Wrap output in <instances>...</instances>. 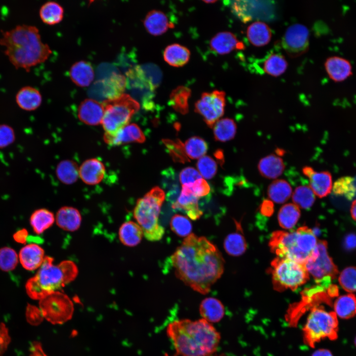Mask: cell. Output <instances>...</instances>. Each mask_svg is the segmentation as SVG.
Returning a JSON list of instances; mask_svg holds the SVG:
<instances>
[{"mask_svg":"<svg viewBox=\"0 0 356 356\" xmlns=\"http://www.w3.org/2000/svg\"><path fill=\"white\" fill-rule=\"evenodd\" d=\"M267 195L273 202L281 204L289 199L292 193L290 184L283 179H278L272 182L268 186Z\"/></svg>","mask_w":356,"mask_h":356,"instance_id":"cell-32","label":"cell"},{"mask_svg":"<svg viewBox=\"0 0 356 356\" xmlns=\"http://www.w3.org/2000/svg\"><path fill=\"white\" fill-rule=\"evenodd\" d=\"M292 200L299 208L309 209L314 202L315 195L309 186L300 185L295 189Z\"/></svg>","mask_w":356,"mask_h":356,"instance_id":"cell-42","label":"cell"},{"mask_svg":"<svg viewBox=\"0 0 356 356\" xmlns=\"http://www.w3.org/2000/svg\"><path fill=\"white\" fill-rule=\"evenodd\" d=\"M334 313L342 319H348L356 315V297L350 293L339 297L334 304Z\"/></svg>","mask_w":356,"mask_h":356,"instance_id":"cell-31","label":"cell"},{"mask_svg":"<svg viewBox=\"0 0 356 356\" xmlns=\"http://www.w3.org/2000/svg\"><path fill=\"white\" fill-rule=\"evenodd\" d=\"M246 35L249 42L254 46H263L268 44L272 37L269 27L262 21H255L247 28Z\"/></svg>","mask_w":356,"mask_h":356,"instance_id":"cell-25","label":"cell"},{"mask_svg":"<svg viewBox=\"0 0 356 356\" xmlns=\"http://www.w3.org/2000/svg\"><path fill=\"white\" fill-rule=\"evenodd\" d=\"M10 341L7 327L4 323H0V356L6 351Z\"/></svg>","mask_w":356,"mask_h":356,"instance_id":"cell-51","label":"cell"},{"mask_svg":"<svg viewBox=\"0 0 356 356\" xmlns=\"http://www.w3.org/2000/svg\"><path fill=\"white\" fill-rule=\"evenodd\" d=\"M287 67L288 63L282 55L273 53L264 62L263 69L267 74L273 77H278L285 72Z\"/></svg>","mask_w":356,"mask_h":356,"instance_id":"cell-40","label":"cell"},{"mask_svg":"<svg viewBox=\"0 0 356 356\" xmlns=\"http://www.w3.org/2000/svg\"><path fill=\"white\" fill-rule=\"evenodd\" d=\"M332 190L335 195L352 200L356 192L354 178L349 176L339 178L333 185Z\"/></svg>","mask_w":356,"mask_h":356,"instance_id":"cell-43","label":"cell"},{"mask_svg":"<svg viewBox=\"0 0 356 356\" xmlns=\"http://www.w3.org/2000/svg\"><path fill=\"white\" fill-rule=\"evenodd\" d=\"M324 67L329 77L335 82H342L352 74L351 63L341 57L333 56L328 58Z\"/></svg>","mask_w":356,"mask_h":356,"instance_id":"cell-18","label":"cell"},{"mask_svg":"<svg viewBox=\"0 0 356 356\" xmlns=\"http://www.w3.org/2000/svg\"><path fill=\"white\" fill-rule=\"evenodd\" d=\"M303 173L309 178L310 187L314 195L323 198L328 195L332 189L331 174L328 171L315 172L312 167H304Z\"/></svg>","mask_w":356,"mask_h":356,"instance_id":"cell-13","label":"cell"},{"mask_svg":"<svg viewBox=\"0 0 356 356\" xmlns=\"http://www.w3.org/2000/svg\"><path fill=\"white\" fill-rule=\"evenodd\" d=\"M313 231L307 226L291 232L276 231L269 242L271 251L278 257L305 265L314 253L317 244Z\"/></svg>","mask_w":356,"mask_h":356,"instance_id":"cell-5","label":"cell"},{"mask_svg":"<svg viewBox=\"0 0 356 356\" xmlns=\"http://www.w3.org/2000/svg\"><path fill=\"white\" fill-rule=\"evenodd\" d=\"M39 14L44 23L48 25H54L59 23L62 20L64 9L57 2L48 1L41 6Z\"/></svg>","mask_w":356,"mask_h":356,"instance_id":"cell-36","label":"cell"},{"mask_svg":"<svg viewBox=\"0 0 356 356\" xmlns=\"http://www.w3.org/2000/svg\"><path fill=\"white\" fill-rule=\"evenodd\" d=\"M44 249L36 243L24 246L19 253V260L23 267L28 270L39 268L45 258Z\"/></svg>","mask_w":356,"mask_h":356,"instance_id":"cell-19","label":"cell"},{"mask_svg":"<svg viewBox=\"0 0 356 356\" xmlns=\"http://www.w3.org/2000/svg\"><path fill=\"white\" fill-rule=\"evenodd\" d=\"M343 245L344 249L347 251L352 250L356 248V234L349 233L344 238Z\"/></svg>","mask_w":356,"mask_h":356,"instance_id":"cell-52","label":"cell"},{"mask_svg":"<svg viewBox=\"0 0 356 356\" xmlns=\"http://www.w3.org/2000/svg\"><path fill=\"white\" fill-rule=\"evenodd\" d=\"M15 101L21 109L31 111L37 109L41 105L42 97L38 89L27 86L23 87L17 91Z\"/></svg>","mask_w":356,"mask_h":356,"instance_id":"cell-21","label":"cell"},{"mask_svg":"<svg viewBox=\"0 0 356 356\" xmlns=\"http://www.w3.org/2000/svg\"><path fill=\"white\" fill-rule=\"evenodd\" d=\"M18 263V256L11 248L3 247L0 249V268L4 271L13 269Z\"/></svg>","mask_w":356,"mask_h":356,"instance_id":"cell-47","label":"cell"},{"mask_svg":"<svg viewBox=\"0 0 356 356\" xmlns=\"http://www.w3.org/2000/svg\"><path fill=\"white\" fill-rule=\"evenodd\" d=\"M176 276L205 295L223 273L224 261L217 247L206 237L191 233L171 257Z\"/></svg>","mask_w":356,"mask_h":356,"instance_id":"cell-1","label":"cell"},{"mask_svg":"<svg viewBox=\"0 0 356 356\" xmlns=\"http://www.w3.org/2000/svg\"><path fill=\"white\" fill-rule=\"evenodd\" d=\"M104 141L108 145L117 146L131 142L142 143L145 137L140 128L135 124H129L112 134H104Z\"/></svg>","mask_w":356,"mask_h":356,"instance_id":"cell-14","label":"cell"},{"mask_svg":"<svg viewBox=\"0 0 356 356\" xmlns=\"http://www.w3.org/2000/svg\"><path fill=\"white\" fill-rule=\"evenodd\" d=\"M127 80L124 75L114 73L103 82V94L106 99L117 98L122 94L126 87Z\"/></svg>","mask_w":356,"mask_h":356,"instance_id":"cell-33","label":"cell"},{"mask_svg":"<svg viewBox=\"0 0 356 356\" xmlns=\"http://www.w3.org/2000/svg\"><path fill=\"white\" fill-rule=\"evenodd\" d=\"M103 114L102 104L92 98L84 100L78 108V116L80 120L90 126L101 124Z\"/></svg>","mask_w":356,"mask_h":356,"instance_id":"cell-16","label":"cell"},{"mask_svg":"<svg viewBox=\"0 0 356 356\" xmlns=\"http://www.w3.org/2000/svg\"><path fill=\"white\" fill-rule=\"evenodd\" d=\"M285 166L280 157L271 154L260 159L258 164V169L263 177L268 179H275L282 175Z\"/></svg>","mask_w":356,"mask_h":356,"instance_id":"cell-22","label":"cell"},{"mask_svg":"<svg viewBox=\"0 0 356 356\" xmlns=\"http://www.w3.org/2000/svg\"><path fill=\"white\" fill-rule=\"evenodd\" d=\"M225 106V93L215 90L203 92L195 104V111L200 115L206 124L212 128L223 116Z\"/></svg>","mask_w":356,"mask_h":356,"instance_id":"cell-11","label":"cell"},{"mask_svg":"<svg viewBox=\"0 0 356 356\" xmlns=\"http://www.w3.org/2000/svg\"><path fill=\"white\" fill-rule=\"evenodd\" d=\"M79 174L80 178L85 183L95 185L102 180L105 174V167L99 160L89 159L80 166Z\"/></svg>","mask_w":356,"mask_h":356,"instance_id":"cell-17","label":"cell"},{"mask_svg":"<svg viewBox=\"0 0 356 356\" xmlns=\"http://www.w3.org/2000/svg\"><path fill=\"white\" fill-rule=\"evenodd\" d=\"M235 222L237 230L226 237L223 246L227 253L231 256L237 257L242 255L245 252L247 244L243 233L241 232L240 224L237 222Z\"/></svg>","mask_w":356,"mask_h":356,"instance_id":"cell-30","label":"cell"},{"mask_svg":"<svg viewBox=\"0 0 356 356\" xmlns=\"http://www.w3.org/2000/svg\"><path fill=\"white\" fill-rule=\"evenodd\" d=\"M198 199L192 194L181 191L177 200L172 204V207L174 209L183 211L191 220H197L203 214L199 208Z\"/></svg>","mask_w":356,"mask_h":356,"instance_id":"cell-26","label":"cell"},{"mask_svg":"<svg viewBox=\"0 0 356 356\" xmlns=\"http://www.w3.org/2000/svg\"><path fill=\"white\" fill-rule=\"evenodd\" d=\"M119 238L124 245L133 247L138 245L143 235L139 225L133 221L124 222L119 229Z\"/></svg>","mask_w":356,"mask_h":356,"instance_id":"cell-28","label":"cell"},{"mask_svg":"<svg viewBox=\"0 0 356 356\" xmlns=\"http://www.w3.org/2000/svg\"><path fill=\"white\" fill-rule=\"evenodd\" d=\"M204 1L205 2H206V3H214V2H215L216 1V0H205V1Z\"/></svg>","mask_w":356,"mask_h":356,"instance_id":"cell-58","label":"cell"},{"mask_svg":"<svg viewBox=\"0 0 356 356\" xmlns=\"http://www.w3.org/2000/svg\"><path fill=\"white\" fill-rule=\"evenodd\" d=\"M300 208L294 203L283 205L278 214L279 225L283 228L289 229L293 227L300 217Z\"/></svg>","mask_w":356,"mask_h":356,"instance_id":"cell-38","label":"cell"},{"mask_svg":"<svg viewBox=\"0 0 356 356\" xmlns=\"http://www.w3.org/2000/svg\"><path fill=\"white\" fill-rule=\"evenodd\" d=\"M26 234V233H24V230L19 231L15 234L14 238L17 241L23 242L25 239Z\"/></svg>","mask_w":356,"mask_h":356,"instance_id":"cell-56","label":"cell"},{"mask_svg":"<svg viewBox=\"0 0 356 356\" xmlns=\"http://www.w3.org/2000/svg\"><path fill=\"white\" fill-rule=\"evenodd\" d=\"M305 266L316 283L323 287L329 286L338 273L337 267L328 254L327 243L324 240L317 242L316 253Z\"/></svg>","mask_w":356,"mask_h":356,"instance_id":"cell-10","label":"cell"},{"mask_svg":"<svg viewBox=\"0 0 356 356\" xmlns=\"http://www.w3.org/2000/svg\"><path fill=\"white\" fill-rule=\"evenodd\" d=\"M166 333L179 356H208L217 351L221 340L219 332L203 318L175 320Z\"/></svg>","mask_w":356,"mask_h":356,"instance_id":"cell-3","label":"cell"},{"mask_svg":"<svg viewBox=\"0 0 356 356\" xmlns=\"http://www.w3.org/2000/svg\"></svg>","mask_w":356,"mask_h":356,"instance_id":"cell-61","label":"cell"},{"mask_svg":"<svg viewBox=\"0 0 356 356\" xmlns=\"http://www.w3.org/2000/svg\"><path fill=\"white\" fill-rule=\"evenodd\" d=\"M78 273L76 264L71 261L53 264V259L45 256L37 273L26 284V290L33 299L42 300L59 290L73 281Z\"/></svg>","mask_w":356,"mask_h":356,"instance_id":"cell-4","label":"cell"},{"mask_svg":"<svg viewBox=\"0 0 356 356\" xmlns=\"http://www.w3.org/2000/svg\"><path fill=\"white\" fill-rule=\"evenodd\" d=\"M328 294L330 297H335L338 294V289L336 285H331L328 286Z\"/></svg>","mask_w":356,"mask_h":356,"instance_id":"cell-55","label":"cell"},{"mask_svg":"<svg viewBox=\"0 0 356 356\" xmlns=\"http://www.w3.org/2000/svg\"><path fill=\"white\" fill-rule=\"evenodd\" d=\"M202 318L210 323L220 321L223 317L225 311L222 302L218 299L209 297L204 299L199 307Z\"/></svg>","mask_w":356,"mask_h":356,"instance_id":"cell-27","label":"cell"},{"mask_svg":"<svg viewBox=\"0 0 356 356\" xmlns=\"http://www.w3.org/2000/svg\"><path fill=\"white\" fill-rule=\"evenodd\" d=\"M272 203L268 200L264 201L261 206V211L265 215H269L273 210Z\"/></svg>","mask_w":356,"mask_h":356,"instance_id":"cell-53","label":"cell"},{"mask_svg":"<svg viewBox=\"0 0 356 356\" xmlns=\"http://www.w3.org/2000/svg\"><path fill=\"white\" fill-rule=\"evenodd\" d=\"M179 181L182 185L193 183L202 178L199 172L193 167H186L182 170L179 176Z\"/></svg>","mask_w":356,"mask_h":356,"instance_id":"cell-50","label":"cell"},{"mask_svg":"<svg viewBox=\"0 0 356 356\" xmlns=\"http://www.w3.org/2000/svg\"><path fill=\"white\" fill-rule=\"evenodd\" d=\"M350 211L353 219L356 221V199L353 201Z\"/></svg>","mask_w":356,"mask_h":356,"instance_id":"cell-57","label":"cell"},{"mask_svg":"<svg viewBox=\"0 0 356 356\" xmlns=\"http://www.w3.org/2000/svg\"><path fill=\"white\" fill-rule=\"evenodd\" d=\"M190 94L191 90L186 87L176 88L170 94V105L176 111L182 114H186L188 111V100Z\"/></svg>","mask_w":356,"mask_h":356,"instance_id":"cell-39","label":"cell"},{"mask_svg":"<svg viewBox=\"0 0 356 356\" xmlns=\"http://www.w3.org/2000/svg\"><path fill=\"white\" fill-rule=\"evenodd\" d=\"M1 33L0 45L4 47V54L16 69L29 72L32 67L44 62L52 53L35 26L18 24Z\"/></svg>","mask_w":356,"mask_h":356,"instance_id":"cell-2","label":"cell"},{"mask_svg":"<svg viewBox=\"0 0 356 356\" xmlns=\"http://www.w3.org/2000/svg\"><path fill=\"white\" fill-rule=\"evenodd\" d=\"M312 356H333L332 353L326 349H320L315 351Z\"/></svg>","mask_w":356,"mask_h":356,"instance_id":"cell-54","label":"cell"},{"mask_svg":"<svg viewBox=\"0 0 356 356\" xmlns=\"http://www.w3.org/2000/svg\"><path fill=\"white\" fill-rule=\"evenodd\" d=\"M55 219L59 228L68 231L78 230L82 222V217L79 210L69 206L60 208L56 214Z\"/></svg>","mask_w":356,"mask_h":356,"instance_id":"cell-20","label":"cell"},{"mask_svg":"<svg viewBox=\"0 0 356 356\" xmlns=\"http://www.w3.org/2000/svg\"><path fill=\"white\" fill-rule=\"evenodd\" d=\"M102 104L104 114L101 124L106 134H114L129 124L140 108L135 99L124 93L117 98L105 99Z\"/></svg>","mask_w":356,"mask_h":356,"instance_id":"cell-7","label":"cell"},{"mask_svg":"<svg viewBox=\"0 0 356 356\" xmlns=\"http://www.w3.org/2000/svg\"><path fill=\"white\" fill-rule=\"evenodd\" d=\"M53 213L42 208L35 210L31 215L30 222L34 231L38 234L43 233L55 222Z\"/></svg>","mask_w":356,"mask_h":356,"instance_id":"cell-34","label":"cell"},{"mask_svg":"<svg viewBox=\"0 0 356 356\" xmlns=\"http://www.w3.org/2000/svg\"><path fill=\"white\" fill-rule=\"evenodd\" d=\"M143 25L146 31L153 36H159L171 27L167 15L162 11L152 10L145 16Z\"/></svg>","mask_w":356,"mask_h":356,"instance_id":"cell-24","label":"cell"},{"mask_svg":"<svg viewBox=\"0 0 356 356\" xmlns=\"http://www.w3.org/2000/svg\"><path fill=\"white\" fill-rule=\"evenodd\" d=\"M309 37V31L306 26L299 23L291 25L282 37V47L290 57H298L308 51Z\"/></svg>","mask_w":356,"mask_h":356,"instance_id":"cell-12","label":"cell"},{"mask_svg":"<svg viewBox=\"0 0 356 356\" xmlns=\"http://www.w3.org/2000/svg\"><path fill=\"white\" fill-rule=\"evenodd\" d=\"M183 144L186 156L192 159H200L205 156L208 150L206 142L197 136L190 137Z\"/></svg>","mask_w":356,"mask_h":356,"instance_id":"cell-41","label":"cell"},{"mask_svg":"<svg viewBox=\"0 0 356 356\" xmlns=\"http://www.w3.org/2000/svg\"><path fill=\"white\" fill-rule=\"evenodd\" d=\"M196 166L201 176L206 179H211L217 172L216 162L209 156H204L200 158Z\"/></svg>","mask_w":356,"mask_h":356,"instance_id":"cell-46","label":"cell"},{"mask_svg":"<svg viewBox=\"0 0 356 356\" xmlns=\"http://www.w3.org/2000/svg\"><path fill=\"white\" fill-rule=\"evenodd\" d=\"M213 128L215 139L220 142H226L234 137L237 126L233 119L225 118L219 120Z\"/></svg>","mask_w":356,"mask_h":356,"instance_id":"cell-35","label":"cell"},{"mask_svg":"<svg viewBox=\"0 0 356 356\" xmlns=\"http://www.w3.org/2000/svg\"><path fill=\"white\" fill-rule=\"evenodd\" d=\"M189 50L185 46L178 44H173L168 45L163 52L165 61L170 65L179 67L186 64L190 58Z\"/></svg>","mask_w":356,"mask_h":356,"instance_id":"cell-29","label":"cell"},{"mask_svg":"<svg viewBox=\"0 0 356 356\" xmlns=\"http://www.w3.org/2000/svg\"><path fill=\"white\" fill-rule=\"evenodd\" d=\"M16 139L13 128L6 124H0V149H3L14 143Z\"/></svg>","mask_w":356,"mask_h":356,"instance_id":"cell-49","label":"cell"},{"mask_svg":"<svg viewBox=\"0 0 356 356\" xmlns=\"http://www.w3.org/2000/svg\"><path fill=\"white\" fill-rule=\"evenodd\" d=\"M164 356H169L167 353H165L164 355Z\"/></svg>","mask_w":356,"mask_h":356,"instance_id":"cell-60","label":"cell"},{"mask_svg":"<svg viewBox=\"0 0 356 356\" xmlns=\"http://www.w3.org/2000/svg\"><path fill=\"white\" fill-rule=\"evenodd\" d=\"M354 344H355V346L356 347V336L355 338V339H354Z\"/></svg>","mask_w":356,"mask_h":356,"instance_id":"cell-59","label":"cell"},{"mask_svg":"<svg viewBox=\"0 0 356 356\" xmlns=\"http://www.w3.org/2000/svg\"><path fill=\"white\" fill-rule=\"evenodd\" d=\"M338 330V321L334 312L314 308L310 312L303 329L304 340L313 347L323 339H336Z\"/></svg>","mask_w":356,"mask_h":356,"instance_id":"cell-8","label":"cell"},{"mask_svg":"<svg viewBox=\"0 0 356 356\" xmlns=\"http://www.w3.org/2000/svg\"><path fill=\"white\" fill-rule=\"evenodd\" d=\"M170 227L175 233L181 237H186L191 234L192 231L190 221L187 217L179 214H176L172 217Z\"/></svg>","mask_w":356,"mask_h":356,"instance_id":"cell-44","label":"cell"},{"mask_svg":"<svg viewBox=\"0 0 356 356\" xmlns=\"http://www.w3.org/2000/svg\"><path fill=\"white\" fill-rule=\"evenodd\" d=\"M339 282L342 287L347 292H356V267L345 268L339 277Z\"/></svg>","mask_w":356,"mask_h":356,"instance_id":"cell-45","label":"cell"},{"mask_svg":"<svg viewBox=\"0 0 356 356\" xmlns=\"http://www.w3.org/2000/svg\"><path fill=\"white\" fill-rule=\"evenodd\" d=\"M210 46L214 52L220 55L229 53L234 50H243L244 43L229 31L220 32L215 35L210 42Z\"/></svg>","mask_w":356,"mask_h":356,"instance_id":"cell-15","label":"cell"},{"mask_svg":"<svg viewBox=\"0 0 356 356\" xmlns=\"http://www.w3.org/2000/svg\"><path fill=\"white\" fill-rule=\"evenodd\" d=\"M165 198L164 191L155 186L137 200L134 210V218L142 228L143 235L149 241H159L165 233V229L158 220Z\"/></svg>","mask_w":356,"mask_h":356,"instance_id":"cell-6","label":"cell"},{"mask_svg":"<svg viewBox=\"0 0 356 356\" xmlns=\"http://www.w3.org/2000/svg\"><path fill=\"white\" fill-rule=\"evenodd\" d=\"M210 187L208 182L201 178L188 184L182 185L181 191L194 195L198 198L209 193Z\"/></svg>","mask_w":356,"mask_h":356,"instance_id":"cell-48","label":"cell"},{"mask_svg":"<svg viewBox=\"0 0 356 356\" xmlns=\"http://www.w3.org/2000/svg\"><path fill=\"white\" fill-rule=\"evenodd\" d=\"M79 168L74 161L64 160L58 163L56 169V176L59 180L66 184L76 182L78 177Z\"/></svg>","mask_w":356,"mask_h":356,"instance_id":"cell-37","label":"cell"},{"mask_svg":"<svg viewBox=\"0 0 356 356\" xmlns=\"http://www.w3.org/2000/svg\"><path fill=\"white\" fill-rule=\"evenodd\" d=\"M269 272L273 287L279 291L288 289L295 290L309 279V273L304 265L278 257L272 261Z\"/></svg>","mask_w":356,"mask_h":356,"instance_id":"cell-9","label":"cell"},{"mask_svg":"<svg viewBox=\"0 0 356 356\" xmlns=\"http://www.w3.org/2000/svg\"><path fill=\"white\" fill-rule=\"evenodd\" d=\"M69 76L72 81L77 86L86 87L93 80L94 72L89 62L80 60L72 65Z\"/></svg>","mask_w":356,"mask_h":356,"instance_id":"cell-23","label":"cell"}]
</instances>
